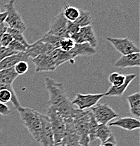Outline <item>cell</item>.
Returning a JSON list of instances; mask_svg holds the SVG:
<instances>
[{
    "mask_svg": "<svg viewBox=\"0 0 140 146\" xmlns=\"http://www.w3.org/2000/svg\"><path fill=\"white\" fill-rule=\"evenodd\" d=\"M45 83L49 96V108L56 110L65 119L73 117L75 108L67 96L63 84L49 77H46Z\"/></svg>",
    "mask_w": 140,
    "mask_h": 146,
    "instance_id": "cell-1",
    "label": "cell"
},
{
    "mask_svg": "<svg viewBox=\"0 0 140 146\" xmlns=\"http://www.w3.org/2000/svg\"><path fill=\"white\" fill-rule=\"evenodd\" d=\"M24 127L37 142H39L42 127V114L34 109L20 106L16 108Z\"/></svg>",
    "mask_w": 140,
    "mask_h": 146,
    "instance_id": "cell-2",
    "label": "cell"
},
{
    "mask_svg": "<svg viewBox=\"0 0 140 146\" xmlns=\"http://www.w3.org/2000/svg\"><path fill=\"white\" fill-rule=\"evenodd\" d=\"M76 132L79 136L80 143L82 146H89V111L75 109L73 117Z\"/></svg>",
    "mask_w": 140,
    "mask_h": 146,
    "instance_id": "cell-3",
    "label": "cell"
},
{
    "mask_svg": "<svg viewBox=\"0 0 140 146\" xmlns=\"http://www.w3.org/2000/svg\"><path fill=\"white\" fill-rule=\"evenodd\" d=\"M5 11L7 13V17L5 20V23L10 28L16 29L22 33L27 30V25L22 16L18 12L15 7V0H9L8 3L4 5Z\"/></svg>",
    "mask_w": 140,
    "mask_h": 146,
    "instance_id": "cell-4",
    "label": "cell"
},
{
    "mask_svg": "<svg viewBox=\"0 0 140 146\" xmlns=\"http://www.w3.org/2000/svg\"><path fill=\"white\" fill-rule=\"evenodd\" d=\"M47 116L49 119L50 123H51V129L54 134V142L55 143H61L63 138L65 132V118L51 108H48Z\"/></svg>",
    "mask_w": 140,
    "mask_h": 146,
    "instance_id": "cell-5",
    "label": "cell"
},
{
    "mask_svg": "<svg viewBox=\"0 0 140 146\" xmlns=\"http://www.w3.org/2000/svg\"><path fill=\"white\" fill-rule=\"evenodd\" d=\"M96 121L99 124H108L119 115L108 104H97L91 108Z\"/></svg>",
    "mask_w": 140,
    "mask_h": 146,
    "instance_id": "cell-6",
    "label": "cell"
},
{
    "mask_svg": "<svg viewBox=\"0 0 140 146\" xmlns=\"http://www.w3.org/2000/svg\"><path fill=\"white\" fill-rule=\"evenodd\" d=\"M106 40L110 42L115 50L123 56L134 53H139V47L127 37L115 38L107 36Z\"/></svg>",
    "mask_w": 140,
    "mask_h": 146,
    "instance_id": "cell-7",
    "label": "cell"
},
{
    "mask_svg": "<svg viewBox=\"0 0 140 146\" xmlns=\"http://www.w3.org/2000/svg\"><path fill=\"white\" fill-rule=\"evenodd\" d=\"M103 96H105L104 94H82L77 93L71 103L73 106H77L79 110H85L96 106Z\"/></svg>",
    "mask_w": 140,
    "mask_h": 146,
    "instance_id": "cell-8",
    "label": "cell"
},
{
    "mask_svg": "<svg viewBox=\"0 0 140 146\" xmlns=\"http://www.w3.org/2000/svg\"><path fill=\"white\" fill-rule=\"evenodd\" d=\"M70 38L73 40L75 44L88 43L95 48L98 45L97 36L92 25L81 27L78 33L73 35Z\"/></svg>",
    "mask_w": 140,
    "mask_h": 146,
    "instance_id": "cell-9",
    "label": "cell"
},
{
    "mask_svg": "<svg viewBox=\"0 0 140 146\" xmlns=\"http://www.w3.org/2000/svg\"><path fill=\"white\" fill-rule=\"evenodd\" d=\"M68 22V21L64 17L63 12H60L51 20L48 33L61 38L69 37L67 31Z\"/></svg>",
    "mask_w": 140,
    "mask_h": 146,
    "instance_id": "cell-10",
    "label": "cell"
},
{
    "mask_svg": "<svg viewBox=\"0 0 140 146\" xmlns=\"http://www.w3.org/2000/svg\"><path fill=\"white\" fill-rule=\"evenodd\" d=\"M38 143L41 146H54L55 144L49 119L43 114H42V127Z\"/></svg>",
    "mask_w": 140,
    "mask_h": 146,
    "instance_id": "cell-11",
    "label": "cell"
},
{
    "mask_svg": "<svg viewBox=\"0 0 140 146\" xmlns=\"http://www.w3.org/2000/svg\"><path fill=\"white\" fill-rule=\"evenodd\" d=\"M65 132L61 143L64 146H82L79 136L76 132L73 118L65 119Z\"/></svg>",
    "mask_w": 140,
    "mask_h": 146,
    "instance_id": "cell-12",
    "label": "cell"
},
{
    "mask_svg": "<svg viewBox=\"0 0 140 146\" xmlns=\"http://www.w3.org/2000/svg\"><path fill=\"white\" fill-rule=\"evenodd\" d=\"M32 61L35 67L36 72L54 71L57 68L50 53L37 56L32 59Z\"/></svg>",
    "mask_w": 140,
    "mask_h": 146,
    "instance_id": "cell-13",
    "label": "cell"
},
{
    "mask_svg": "<svg viewBox=\"0 0 140 146\" xmlns=\"http://www.w3.org/2000/svg\"><path fill=\"white\" fill-rule=\"evenodd\" d=\"M11 101L13 107L18 108L21 106L17 95L13 89V84H0V103H7Z\"/></svg>",
    "mask_w": 140,
    "mask_h": 146,
    "instance_id": "cell-14",
    "label": "cell"
},
{
    "mask_svg": "<svg viewBox=\"0 0 140 146\" xmlns=\"http://www.w3.org/2000/svg\"><path fill=\"white\" fill-rule=\"evenodd\" d=\"M54 49H56V48L54 46L42 42L41 39H39L37 42L33 43V44H30V46L27 48L25 54L28 55L29 58H35L41 56V55L49 54Z\"/></svg>",
    "mask_w": 140,
    "mask_h": 146,
    "instance_id": "cell-15",
    "label": "cell"
},
{
    "mask_svg": "<svg viewBox=\"0 0 140 146\" xmlns=\"http://www.w3.org/2000/svg\"><path fill=\"white\" fill-rule=\"evenodd\" d=\"M109 127H117L127 131H134L140 128V121L138 119L132 117H125L118 119L114 121H110Z\"/></svg>",
    "mask_w": 140,
    "mask_h": 146,
    "instance_id": "cell-16",
    "label": "cell"
},
{
    "mask_svg": "<svg viewBox=\"0 0 140 146\" xmlns=\"http://www.w3.org/2000/svg\"><path fill=\"white\" fill-rule=\"evenodd\" d=\"M115 66L118 68H139L140 67V54L134 53L125 56H122L115 64Z\"/></svg>",
    "mask_w": 140,
    "mask_h": 146,
    "instance_id": "cell-17",
    "label": "cell"
},
{
    "mask_svg": "<svg viewBox=\"0 0 140 146\" xmlns=\"http://www.w3.org/2000/svg\"><path fill=\"white\" fill-rule=\"evenodd\" d=\"M137 77L135 74H130L125 75V82L120 86H111L106 93H104L105 96L109 97H121L125 92L126 89L130 84L131 82L133 81Z\"/></svg>",
    "mask_w": 140,
    "mask_h": 146,
    "instance_id": "cell-18",
    "label": "cell"
},
{
    "mask_svg": "<svg viewBox=\"0 0 140 146\" xmlns=\"http://www.w3.org/2000/svg\"><path fill=\"white\" fill-rule=\"evenodd\" d=\"M29 59L30 58L28 57V55L23 52L18 53V54L7 56L1 61H0V70L13 68L16 64L20 61L28 62Z\"/></svg>",
    "mask_w": 140,
    "mask_h": 146,
    "instance_id": "cell-19",
    "label": "cell"
},
{
    "mask_svg": "<svg viewBox=\"0 0 140 146\" xmlns=\"http://www.w3.org/2000/svg\"><path fill=\"white\" fill-rule=\"evenodd\" d=\"M50 54L52 56L57 68H59L62 64L68 62L74 63L76 58L71 51H63L60 48H56L53 50L51 52H50Z\"/></svg>",
    "mask_w": 140,
    "mask_h": 146,
    "instance_id": "cell-20",
    "label": "cell"
},
{
    "mask_svg": "<svg viewBox=\"0 0 140 146\" xmlns=\"http://www.w3.org/2000/svg\"><path fill=\"white\" fill-rule=\"evenodd\" d=\"M71 52L75 57L77 56H92L97 54V50L89 44H75Z\"/></svg>",
    "mask_w": 140,
    "mask_h": 146,
    "instance_id": "cell-21",
    "label": "cell"
},
{
    "mask_svg": "<svg viewBox=\"0 0 140 146\" xmlns=\"http://www.w3.org/2000/svg\"><path fill=\"white\" fill-rule=\"evenodd\" d=\"M127 100L130 106V113L134 117L139 119L140 117V93L137 92L127 97Z\"/></svg>",
    "mask_w": 140,
    "mask_h": 146,
    "instance_id": "cell-22",
    "label": "cell"
},
{
    "mask_svg": "<svg viewBox=\"0 0 140 146\" xmlns=\"http://www.w3.org/2000/svg\"><path fill=\"white\" fill-rule=\"evenodd\" d=\"M19 77L14 68L0 70V84H13V82Z\"/></svg>",
    "mask_w": 140,
    "mask_h": 146,
    "instance_id": "cell-23",
    "label": "cell"
},
{
    "mask_svg": "<svg viewBox=\"0 0 140 146\" xmlns=\"http://www.w3.org/2000/svg\"><path fill=\"white\" fill-rule=\"evenodd\" d=\"M74 23L79 27H83L91 25L92 23V17L91 16L90 12L88 11H85L83 9H80V15L79 17Z\"/></svg>",
    "mask_w": 140,
    "mask_h": 146,
    "instance_id": "cell-24",
    "label": "cell"
},
{
    "mask_svg": "<svg viewBox=\"0 0 140 146\" xmlns=\"http://www.w3.org/2000/svg\"><path fill=\"white\" fill-rule=\"evenodd\" d=\"M112 135L111 130L107 124H99L96 132V139H99L103 143Z\"/></svg>",
    "mask_w": 140,
    "mask_h": 146,
    "instance_id": "cell-25",
    "label": "cell"
},
{
    "mask_svg": "<svg viewBox=\"0 0 140 146\" xmlns=\"http://www.w3.org/2000/svg\"><path fill=\"white\" fill-rule=\"evenodd\" d=\"M63 16L70 22H74L80 15V9L76 8L75 7L69 5V4H65L64 8H63Z\"/></svg>",
    "mask_w": 140,
    "mask_h": 146,
    "instance_id": "cell-26",
    "label": "cell"
},
{
    "mask_svg": "<svg viewBox=\"0 0 140 146\" xmlns=\"http://www.w3.org/2000/svg\"><path fill=\"white\" fill-rule=\"evenodd\" d=\"M7 32L8 33H9L11 35L13 39H14V40L17 41V42H19L20 43L22 44L25 46L27 48L30 46V44H28V41H27V39H25V36H24L23 33L21 32L20 30H16V29L10 28V27H8V28H7Z\"/></svg>",
    "mask_w": 140,
    "mask_h": 146,
    "instance_id": "cell-27",
    "label": "cell"
},
{
    "mask_svg": "<svg viewBox=\"0 0 140 146\" xmlns=\"http://www.w3.org/2000/svg\"><path fill=\"white\" fill-rule=\"evenodd\" d=\"M99 124L96 121L93 114L89 111V142H93L96 140V132Z\"/></svg>",
    "mask_w": 140,
    "mask_h": 146,
    "instance_id": "cell-28",
    "label": "cell"
},
{
    "mask_svg": "<svg viewBox=\"0 0 140 146\" xmlns=\"http://www.w3.org/2000/svg\"><path fill=\"white\" fill-rule=\"evenodd\" d=\"M125 80V75L118 72H113L109 74V81L113 86H120L123 84Z\"/></svg>",
    "mask_w": 140,
    "mask_h": 146,
    "instance_id": "cell-29",
    "label": "cell"
},
{
    "mask_svg": "<svg viewBox=\"0 0 140 146\" xmlns=\"http://www.w3.org/2000/svg\"><path fill=\"white\" fill-rule=\"evenodd\" d=\"M40 39L42 42L51 45L55 48H59V43H60V41L61 39V38L59 37V36H56L55 35H53L51 34H49V33H47Z\"/></svg>",
    "mask_w": 140,
    "mask_h": 146,
    "instance_id": "cell-30",
    "label": "cell"
},
{
    "mask_svg": "<svg viewBox=\"0 0 140 146\" xmlns=\"http://www.w3.org/2000/svg\"><path fill=\"white\" fill-rule=\"evenodd\" d=\"M75 42L71 38H61L59 48L63 51H71L75 46Z\"/></svg>",
    "mask_w": 140,
    "mask_h": 146,
    "instance_id": "cell-31",
    "label": "cell"
},
{
    "mask_svg": "<svg viewBox=\"0 0 140 146\" xmlns=\"http://www.w3.org/2000/svg\"><path fill=\"white\" fill-rule=\"evenodd\" d=\"M7 48H9L11 51H14L16 53H25L27 51V47L25 46L22 44L20 42H17V41L14 40V39L11 42V44L9 45V46Z\"/></svg>",
    "mask_w": 140,
    "mask_h": 146,
    "instance_id": "cell-32",
    "label": "cell"
},
{
    "mask_svg": "<svg viewBox=\"0 0 140 146\" xmlns=\"http://www.w3.org/2000/svg\"><path fill=\"white\" fill-rule=\"evenodd\" d=\"M13 68H14L16 72L19 76L25 74V73L28 72L29 70V65L28 62L20 61L18 63H16Z\"/></svg>",
    "mask_w": 140,
    "mask_h": 146,
    "instance_id": "cell-33",
    "label": "cell"
},
{
    "mask_svg": "<svg viewBox=\"0 0 140 146\" xmlns=\"http://www.w3.org/2000/svg\"><path fill=\"white\" fill-rule=\"evenodd\" d=\"M13 40V39L11 35L9 33L6 32L1 36V40H0V45H1V46L3 47H8L9 45L11 44V42Z\"/></svg>",
    "mask_w": 140,
    "mask_h": 146,
    "instance_id": "cell-34",
    "label": "cell"
},
{
    "mask_svg": "<svg viewBox=\"0 0 140 146\" xmlns=\"http://www.w3.org/2000/svg\"><path fill=\"white\" fill-rule=\"evenodd\" d=\"M80 27H79L74 22H68V26H67V31H68V34L69 37L72 36L73 35L75 34V33H78L80 31Z\"/></svg>",
    "mask_w": 140,
    "mask_h": 146,
    "instance_id": "cell-35",
    "label": "cell"
},
{
    "mask_svg": "<svg viewBox=\"0 0 140 146\" xmlns=\"http://www.w3.org/2000/svg\"><path fill=\"white\" fill-rule=\"evenodd\" d=\"M18 54V53L14 52V51H11L7 47H3L0 46V61L3 60V59L5 58L7 56H11V55Z\"/></svg>",
    "mask_w": 140,
    "mask_h": 146,
    "instance_id": "cell-36",
    "label": "cell"
},
{
    "mask_svg": "<svg viewBox=\"0 0 140 146\" xmlns=\"http://www.w3.org/2000/svg\"><path fill=\"white\" fill-rule=\"evenodd\" d=\"M11 113V110L5 103H0V115L3 116H7Z\"/></svg>",
    "mask_w": 140,
    "mask_h": 146,
    "instance_id": "cell-37",
    "label": "cell"
},
{
    "mask_svg": "<svg viewBox=\"0 0 140 146\" xmlns=\"http://www.w3.org/2000/svg\"><path fill=\"white\" fill-rule=\"evenodd\" d=\"M101 144L104 146H117V141L115 136L113 135H112L104 143H103Z\"/></svg>",
    "mask_w": 140,
    "mask_h": 146,
    "instance_id": "cell-38",
    "label": "cell"
},
{
    "mask_svg": "<svg viewBox=\"0 0 140 146\" xmlns=\"http://www.w3.org/2000/svg\"><path fill=\"white\" fill-rule=\"evenodd\" d=\"M7 17V13L6 11L0 12V25L5 23V20Z\"/></svg>",
    "mask_w": 140,
    "mask_h": 146,
    "instance_id": "cell-39",
    "label": "cell"
},
{
    "mask_svg": "<svg viewBox=\"0 0 140 146\" xmlns=\"http://www.w3.org/2000/svg\"><path fill=\"white\" fill-rule=\"evenodd\" d=\"M54 146H64L61 143H55Z\"/></svg>",
    "mask_w": 140,
    "mask_h": 146,
    "instance_id": "cell-40",
    "label": "cell"
},
{
    "mask_svg": "<svg viewBox=\"0 0 140 146\" xmlns=\"http://www.w3.org/2000/svg\"><path fill=\"white\" fill-rule=\"evenodd\" d=\"M100 146H104V145H102V144H101V145H100Z\"/></svg>",
    "mask_w": 140,
    "mask_h": 146,
    "instance_id": "cell-41",
    "label": "cell"
}]
</instances>
